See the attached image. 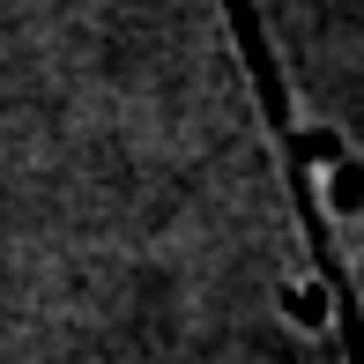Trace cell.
Masks as SVG:
<instances>
[{
    "instance_id": "obj_1",
    "label": "cell",
    "mask_w": 364,
    "mask_h": 364,
    "mask_svg": "<svg viewBox=\"0 0 364 364\" xmlns=\"http://www.w3.org/2000/svg\"><path fill=\"white\" fill-rule=\"evenodd\" d=\"M327 201H335V216H357V208H364V171H357L350 156H342L335 178H327Z\"/></svg>"
},
{
    "instance_id": "obj_2",
    "label": "cell",
    "mask_w": 364,
    "mask_h": 364,
    "mask_svg": "<svg viewBox=\"0 0 364 364\" xmlns=\"http://www.w3.org/2000/svg\"><path fill=\"white\" fill-rule=\"evenodd\" d=\"M290 156H297V164H342V134L305 127V134H290Z\"/></svg>"
},
{
    "instance_id": "obj_3",
    "label": "cell",
    "mask_w": 364,
    "mask_h": 364,
    "mask_svg": "<svg viewBox=\"0 0 364 364\" xmlns=\"http://www.w3.org/2000/svg\"><path fill=\"white\" fill-rule=\"evenodd\" d=\"M327 305H335L327 290H283V312H290V320H305V327H327Z\"/></svg>"
}]
</instances>
